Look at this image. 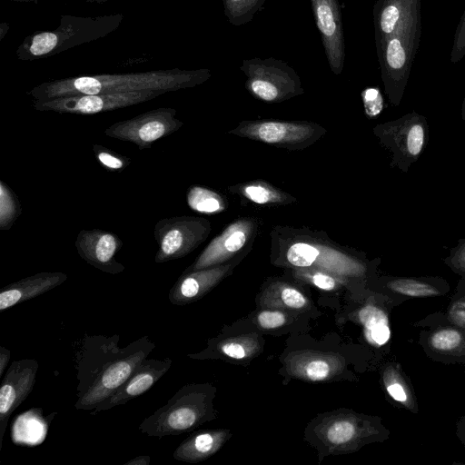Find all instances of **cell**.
Returning <instances> with one entry per match:
<instances>
[{"label": "cell", "mask_w": 465, "mask_h": 465, "mask_svg": "<svg viewBox=\"0 0 465 465\" xmlns=\"http://www.w3.org/2000/svg\"><path fill=\"white\" fill-rule=\"evenodd\" d=\"M120 336L85 334L74 354L78 384L74 408L93 411L129 378L154 350L147 335L119 347Z\"/></svg>", "instance_id": "6da1fadb"}, {"label": "cell", "mask_w": 465, "mask_h": 465, "mask_svg": "<svg viewBox=\"0 0 465 465\" xmlns=\"http://www.w3.org/2000/svg\"><path fill=\"white\" fill-rule=\"evenodd\" d=\"M373 21L384 91L398 106L420 43L421 0H377Z\"/></svg>", "instance_id": "7a4b0ae2"}, {"label": "cell", "mask_w": 465, "mask_h": 465, "mask_svg": "<svg viewBox=\"0 0 465 465\" xmlns=\"http://www.w3.org/2000/svg\"><path fill=\"white\" fill-rule=\"evenodd\" d=\"M271 262L279 267H312L347 278L365 277L370 262L363 253L332 241L323 231L275 225L270 232Z\"/></svg>", "instance_id": "3957f363"}, {"label": "cell", "mask_w": 465, "mask_h": 465, "mask_svg": "<svg viewBox=\"0 0 465 465\" xmlns=\"http://www.w3.org/2000/svg\"><path fill=\"white\" fill-rule=\"evenodd\" d=\"M207 68L155 70L142 73L102 74L44 82L27 92L33 100H48L77 94H123L141 91L174 92L205 83Z\"/></svg>", "instance_id": "277c9868"}, {"label": "cell", "mask_w": 465, "mask_h": 465, "mask_svg": "<svg viewBox=\"0 0 465 465\" xmlns=\"http://www.w3.org/2000/svg\"><path fill=\"white\" fill-rule=\"evenodd\" d=\"M123 20V14L98 16L63 15L56 28L27 35L17 47L15 54L23 61L54 56L70 48L105 37L115 31Z\"/></svg>", "instance_id": "5b68a950"}, {"label": "cell", "mask_w": 465, "mask_h": 465, "mask_svg": "<svg viewBox=\"0 0 465 465\" xmlns=\"http://www.w3.org/2000/svg\"><path fill=\"white\" fill-rule=\"evenodd\" d=\"M213 396L209 384H186L165 405L145 418L138 430L156 438L189 432L213 418Z\"/></svg>", "instance_id": "8992f818"}, {"label": "cell", "mask_w": 465, "mask_h": 465, "mask_svg": "<svg viewBox=\"0 0 465 465\" xmlns=\"http://www.w3.org/2000/svg\"><path fill=\"white\" fill-rule=\"evenodd\" d=\"M327 133L321 124L307 120H242L229 134L277 148L300 151L314 144Z\"/></svg>", "instance_id": "52a82bcc"}, {"label": "cell", "mask_w": 465, "mask_h": 465, "mask_svg": "<svg viewBox=\"0 0 465 465\" xmlns=\"http://www.w3.org/2000/svg\"><path fill=\"white\" fill-rule=\"evenodd\" d=\"M244 86L255 99L282 103L304 94L298 74L288 64L272 57L245 59L240 65Z\"/></svg>", "instance_id": "ba28073f"}, {"label": "cell", "mask_w": 465, "mask_h": 465, "mask_svg": "<svg viewBox=\"0 0 465 465\" xmlns=\"http://www.w3.org/2000/svg\"><path fill=\"white\" fill-rule=\"evenodd\" d=\"M373 134L380 143L391 153V166L407 173L424 151L429 125L425 116L411 112L375 125Z\"/></svg>", "instance_id": "9c48e42d"}, {"label": "cell", "mask_w": 465, "mask_h": 465, "mask_svg": "<svg viewBox=\"0 0 465 465\" xmlns=\"http://www.w3.org/2000/svg\"><path fill=\"white\" fill-rule=\"evenodd\" d=\"M211 231L210 221L203 217L182 215L159 220L153 229L158 244L154 262L162 263L188 255L208 238Z\"/></svg>", "instance_id": "30bf717a"}, {"label": "cell", "mask_w": 465, "mask_h": 465, "mask_svg": "<svg viewBox=\"0 0 465 465\" xmlns=\"http://www.w3.org/2000/svg\"><path fill=\"white\" fill-rule=\"evenodd\" d=\"M176 109L172 107L150 110L111 124L104 134L110 138L133 143L139 150L149 149L157 140L183 127V122L176 118Z\"/></svg>", "instance_id": "8fae6325"}, {"label": "cell", "mask_w": 465, "mask_h": 465, "mask_svg": "<svg viewBox=\"0 0 465 465\" xmlns=\"http://www.w3.org/2000/svg\"><path fill=\"white\" fill-rule=\"evenodd\" d=\"M159 91L123 94H77L48 100H34L32 106L41 112L58 114H95L133 106L163 94Z\"/></svg>", "instance_id": "7c38bea8"}, {"label": "cell", "mask_w": 465, "mask_h": 465, "mask_svg": "<svg viewBox=\"0 0 465 465\" xmlns=\"http://www.w3.org/2000/svg\"><path fill=\"white\" fill-rule=\"evenodd\" d=\"M260 229L255 217H241L229 223L214 237L183 272L220 265L252 247Z\"/></svg>", "instance_id": "4fadbf2b"}, {"label": "cell", "mask_w": 465, "mask_h": 465, "mask_svg": "<svg viewBox=\"0 0 465 465\" xmlns=\"http://www.w3.org/2000/svg\"><path fill=\"white\" fill-rule=\"evenodd\" d=\"M38 362L34 359L13 361L2 378L0 387V450L9 419L32 392Z\"/></svg>", "instance_id": "5bb4252c"}, {"label": "cell", "mask_w": 465, "mask_h": 465, "mask_svg": "<svg viewBox=\"0 0 465 465\" xmlns=\"http://www.w3.org/2000/svg\"><path fill=\"white\" fill-rule=\"evenodd\" d=\"M251 249L252 247L244 250L228 262L183 272L169 291V301L173 305L183 306L200 300L231 274Z\"/></svg>", "instance_id": "9a60e30c"}, {"label": "cell", "mask_w": 465, "mask_h": 465, "mask_svg": "<svg viewBox=\"0 0 465 465\" xmlns=\"http://www.w3.org/2000/svg\"><path fill=\"white\" fill-rule=\"evenodd\" d=\"M311 3L329 66L334 74H341L345 62V41L339 1L311 0Z\"/></svg>", "instance_id": "2e32d148"}, {"label": "cell", "mask_w": 465, "mask_h": 465, "mask_svg": "<svg viewBox=\"0 0 465 465\" xmlns=\"http://www.w3.org/2000/svg\"><path fill=\"white\" fill-rule=\"evenodd\" d=\"M74 245L78 255L85 262L104 272L114 275L125 269L115 259L123 242L114 232L102 229H83L78 232Z\"/></svg>", "instance_id": "e0dca14e"}, {"label": "cell", "mask_w": 465, "mask_h": 465, "mask_svg": "<svg viewBox=\"0 0 465 465\" xmlns=\"http://www.w3.org/2000/svg\"><path fill=\"white\" fill-rule=\"evenodd\" d=\"M172 360L145 359L129 376V378L110 397L100 402L91 414L108 411L114 407L143 394L150 390L171 368Z\"/></svg>", "instance_id": "ac0fdd59"}, {"label": "cell", "mask_w": 465, "mask_h": 465, "mask_svg": "<svg viewBox=\"0 0 465 465\" xmlns=\"http://www.w3.org/2000/svg\"><path fill=\"white\" fill-rule=\"evenodd\" d=\"M287 373L294 378L322 381L330 380L343 369L339 355L314 351H298L288 355L285 361Z\"/></svg>", "instance_id": "d6986e66"}, {"label": "cell", "mask_w": 465, "mask_h": 465, "mask_svg": "<svg viewBox=\"0 0 465 465\" xmlns=\"http://www.w3.org/2000/svg\"><path fill=\"white\" fill-rule=\"evenodd\" d=\"M67 280L62 272H43L12 282L0 290V311L44 294Z\"/></svg>", "instance_id": "ffe728a7"}, {"label": "cell", "mask_w": 465, "mask_h": 465, "mask_svg": "<svg viewBox=\"0 0 465 465\" xmlns=\"http://www.w3.org/2000/svg\"><path fill=\"white\" fill-rule=\"evenodd\" d=\"M230 433L225 430H210L193 432L183 440L173 453L174 460L195 463L216 453Z\"/></svg>", "instance_id": "44dd1931"}, {"label": "cell", "mask_w": 465, "mask_h": 465, "mask_svg": "<svg viewBox=\"0 0 465 465\" xmlns=\"http://www.w3.org/2000/svg\"><path fill=\"white\" fill-rule=\"evenodd\" d=\"M318 435L330 450H348L361 438V427L353 415H334L320 425Z\"/></svg>", "instance_id": "7402d4cb"}, {"label": "cell", "mask_w": 465, "mask_h": 465, "mask_svg": "<svg viewBox=\"0 0 465 465\" xmlns=\"http://www.w3.org/2000/svg\"><path fill=\"white\" fill-rule=\"evenodd\" d=\"M227 190L238 195L242 203L248 202L258 205H287L297 202L291 193L262 179L232 184Z\"/></svg>", "instance_id": "603a6c76"}, {"label": "cell", "mask_w": 465, "mask_h": 465, "mask_svg": "<svg viewBox=\"0 0 465 465\" xmlns=\"http://www.w3.org/2000/svg\"><path fill=\"white\" fill-rule=\"evenodd\" d=\"M259 298L260 304L270 309L302 311L310 306L308 297L300 288L282 280L268 283Z\"/></svg>", "instance_id": "cb8c5ba5"}, {"label": "cell", "mask_w": 465, "mask_h": 465, "mask_svg": "<svg viewBox=\"0 0 465 465\" xmlns=\"http://www.w3.org/2000/svg\"><path fill=\"white\" fill-rule=\"evenodd\" d=\"M359 319L370 343L382 346L390 340L391 330L388 318L381 309L372 305L365 306L360 311Z\"/></svg>", "instance_id": "d4e9b609"}, {"label": "cell", "mask_w": 465, "mask_h": 465, "mask_svg": "<svg viewBox=\"0 0 465 465\" xmlns=\"http://www.w3.org/2000/svg\"><path fill=\"white\" fill-rule=\"evenodd\" d=\"M188 206L194 212L203 214L221 213L227 208L226 199L210 188L193 185L186 193Z\"/></svg>", "instance_id": "484cf974"}, {"label": "cell", "mask_w": 465, "mask_h": 465, "mask_svg": "<svg viewBox=\"0 0 465 465\" xmlns=\"http://www.w3.org/2000/svg\"><path fill=\"white\" fill-rule=\"evenodd\" d=\"M292 277L299 282L317 287L322 291L339 290L348 282L347 277L312 267L291 268Z\"/></svg>", "instance_id": "4316f807"}, {"label": "cell", "mask_w": 465, "mask_h": 465, "mask_svg": "<svg viewBox=\"0 0 465 465\" xmlns=\"http://www.w3.org/2000/svg\"><path fill=\"white\" fill-rule=\"evenodd\" d=\"M235 361H244L258 354L261 344L257 337L245 335L236 336L218 341L213 351Z\"/></svg>", "instance_id": "83f0119b"}, {"label": "cell", "mask_w": 465, "mask_h": 465, "mask_svg": "<svg viewBox=\"0 0 465 465\" xmlns=\"http://www.w3.org/2000/svg\"><path fill=\"white\" fill-rule=\"evenodd\" d=\"M266 0H223V12L230 24L242 25L263 9Z\"/></svg>", "instance_id": "f1b7e54d"}, {"label": "cell", "mask_w": 465, "mask_h": 465, "mask_svg": "<svg viewBox=\"0 0 465 465\" xmlns=\"http://www.w3.org/2000/svg\"><path fill=\"white\" fill-rule=\"evenodd\" d=\"M22 213L17 195L4 182L0 181V230L8 231Z\"/></svg>", "instance_id": "f546056e"}, {"label": "cell", "mask_w": 465, "mask_h": 465, "mask_svg": "<svg viewBox=\"0 0 465 465\" xmlns=\"http://www.w3.org/2000/svg\"><path fill=\"white\" fill-rule=\"evenodd\" d=\"M386 285L390 290L410 297H427L439 294V291L432 284L417 279L393 278L389 280Z\"/></svg>", "instance_id": "4dcf8cb0"}, {"label": "cell", "mask_w": 465, "mask_h": 465, "mask_svg": "<svg viewBox=\"0 0 465 465\" xmlns=\"http://www.w3.org/2000/svg\"><path fill=\"white\" fill-rule=\"evenodd\" d=\"M93 150L100 164L110 172H120L130 164L127 157L104 146L94 144Z\"/></svg>", "instance_id": "1f68e13d"}, {"label": "cell", "mask_w": 465, "mask_h": 465, "mask_svg": "<svg viewBox=\"0 0 465 465\" xmlns=\"http://www.w3.org/2000/svg\"><path fill=\"white\" fill-rule=\"evenodd\" d=\"M288 314L283 310L265 308L254 316V323L261 329L272 330L287 323Z\"/></svg>", "instance_id": "d6a6232c"}, {"label": "cell", "mask_w": 465, "mask_h": 465, "mask_svg": "<svg viewBox=\"0 0 465 465\" xmlns=\"http://www.w3.org/2000/svg\"><path fill=\"white\" fill-rule=\"evenodd\" d=\"M361 96L366 116L370 119L379 116L384 108V99L380 89L367 87L361 92Z\"/></svg>", "instance_id": "836d02e7"}, {"label": "cell", "mask_w": 465, "mask_h": 465, "mask_svg": "<svg viewBox=\"0 0 465 465\" xmlns=\"http://www.w3.org/2000/svg\"><path fill=\"white\" fill-rule=\"evenodd\" d=\"M430 341L437 350L450 351L460 344L461 335L452 329L441 330L432 335Z\"/></svg>", "instance_id": "e575fe53"}, {"label": "cell", "mask_w": 465, "mask_h": 465, "mask_svg": "<svg viewBox=\"0 0 465 465\" xmlns=\"http://www.w3.org/2000/svg\"><path fill=\"white\" fill-rule=\"evenodd\" d=\"M465 56V10L456 27L453 43L450 53V61L459 63Z\"/></svg>", "instance_id": "d590c367"}, {"label": "cell", "mask_w": 465, "mask_h": 465, "mask_svg": "<svg viewBox=\"0 0 465 465\" xmlns=\"http://www.w3.org/2000/svg\"><path fill=\"white\" fill-rule=\"evenodd\" d=\"M446 262L454 270L465 273V238H460L458 244L450 250Z\"/></svg>", "instance_id": "8d00e7d4"}, {"label": "cell", "mask_w": 465, "mask_h": 465, "mask_svg": "<svg viewBox=\"0 0 465 465\" xmlns=\"http://www.w3.org/2000/svg\"><path fill=\"white\" fill-rule=\"evenodd\" d=\"M386 389L391 397L395 401L400 402H405L407 401V394L401 383L397 381H389L386 383Z\"/></svg>", "instance_id": "74e56055"}, {"label": "cell", "mask_w": 465, "mask_h": 465, "mask_svg": "<svg viewBox=\"0 0 465 465\" xmlns=\"http://www.w3.org/2000/svg\"><path fill=\"white\" fill-rule=\"evenodd\" d=\"M10 360V351L4 347L0 346V377H4L5 371L7 370V364Z\"/></svg>", "instance_id": "f35d334b"}, {"label": "cell", "mask_w": 465, "mask_h": 465, "mask_svg": "<svg viewBox=\"0 0 465 465\" xmlns=\"http://www.w3.org/2000/svg\"><path fill=\"white\" fill-rule=\"evenodd\" d=\"M151 462V457L148 455H141L134 457L128 461H126L124 465H149Z\"/></svg>", "instance_id": "ab89813d"}, {"label": "cell", "mask_w": 465, "mask_h": 465, "mask_svg": "<svg viewBox=\"0 0 465 465\" xmlns=\"http://www.w3.org/2000/svg\"><path fill=\"white\" fill-rule=\"evenodd\" d=\"M0 41L5 37V34L8 32L9 25L5 22L1 23L0 25Z\"/></svg>", "instance_id": "60d3db41"}, {"label": "cell", "mask_w": 465, "mask_h": 465, "mask_svg": "<svg viewBox=\"0 0 465 465\" xmlns=\"http://www.w3.org/2000/svg\"><path fill=\"white\" fill-rule=\"evenodd\" d=\"M83 1L87 2V3H92V4H104L106 2H112V1H115V0H83Z\"/></svg>", "instance_id": "b9f144b4"}, {"label": "cell", "mask_w": 465, "mask_h": 465, "mask_svg": "<svg viewBox=\"0 0 465 465\" xmlns=\"http://www.w3.org/2000/svg\"><path fill=\"white\" fill-rule=\"evenodd\" d=\"M461 118L463 121H465V95L461 104Z\"/></svg>", "instance_id": "7bdbcfd3"}, {"label": "cell", "mask_w": 465, "mask_h": 465, "mask_svg": "<svg viewBox=\"0 0 465 465\" xmlns=\"http://www.w3.org/2000/svg\"><path fill=\"white\" fill-rule=\"evenodd\" d=\"M15 2H25V3H37V0H10Z\"/></svg>", "instance_id": "ee69618b"}]
</instances>
